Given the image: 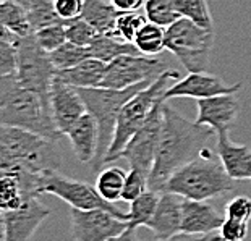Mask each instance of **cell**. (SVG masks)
I'll return each instance as SVG.
<instances>
[{
  "label": "cell",
  "mask_w": 251,
  "mask_h": 241,
  "mask_svg": "<svg viewBox=\"0 0 251 241\" xmlns=\"http://www.w3.org/2000/svg\"><path fill=\"white\" fill-rule=\"evenodd\" d=\"M84 2L86 0H55L54 7L63 21H72L83 17Z\"/></svg>",
  "instance_id": "ab89813d"
},
{
  "label": "cell",
  "mask_w": 251,
  "mask_h": 241,
  "mask_svg": "<svg viewBox=\"0 0 251 241\" xmlns=\"http://www.w3.org/2000/svg\"><path fill=\"white\" fill-rule=\"evenodd\" d=\"M46 2H50V3H55V0H46Z\"/></svg>",
  "instance_id": "ee69618b"
},
{
  "label": "cell",
  "mask_w": 251,
  "mask_h": 241,
  "mask_svg": "<svg viewBox=\"0 0 251 241\" xmlns=\"http://www.w3.org/2000/svg\"><path fill=\"white\" fill-rule=\"evenodd\" d=\"M68 42L76 44L79 47H89L94 42L99 33L84 18H76L72 21H65Z\"/></svg>",
  "instance_id": "836d02e7"
},
{
  "label": "cell",
  "mask_w": 251,
  "mask_h": 241,
  "mask_svg": "<svg viewBox=\"0 0 251 241\" xmlns=\"http://www.w3.org/2000/svg\"><path fill=\"white\" fill-rule=\"evenodd\" d=\"M89 55L104 63H110L120 55L128 53H141L135 42H126L114 34H99L94 42L88 47Z\"/></svg>",
  "instance_id": "603a6c76"
},
{
  "label": "cell",
  "mask_w": 251,
  "mask_h": 241,
  "mask_svg": "<svg viewBox=\"0 0 251 241\" xmlns=\"http://www.w3.org/2000/svg\"><path fill=\"white\" fill-rule=\"evenodd\" d=\"M105 70H107V63L89 57L81 63H78L76 67L57 72V78H60L62 81L72 84V86L78 89L102 88Z\"/></svg>",
  "instance_id": "44dd1931"
},
{
  "label": "cell",
  "mask_w": 251,
  "mask_h": 241,
  "mask_svg": "<svg viewBox=\"0 0 251 241\" xmlns=\"http://www.w3.org/2000/svg\"><path fill=\"white\" fill-rule=\"evenodd\" d=\"M50 107L55 125L63 136L88 112L78 88L62 81L57 74L50 88Z\"/></svg>",
  "instance_id": "9a60e30c"
},
{
  "label": "cell",
  "mask_w": 251,
  "mask_h": 241,
  "mask_svg": "<svg viewBox=\"0 0 251 241\" xmlns=\"http://www.w3.org/2000/svg\"><path fill=\"white\" fill-rule=\"evenodd\" d=\"M221 241H243L248 237V222L238 218L226 217V220L219 228Z\"/></svg>",
  "instance_id": "74e56055"
},
{
  "label": "cell",
  "mask_w": 251,
  "mask_h": 241,
  "mask_svg": "<svg viewBox=\"0 0 251 241\" xmlns=\"http://www.w3.org/2000/svg\"><path fill=\"white\" fill-rule=\"evenodd\" d=\"M26 10H28L33 33L50 24H65V21L58 17V13L55 12L54 3L46 2V0H28Z\"/></svg>",
  "instance_id": "f546056e"
},
{
  "label": "cell",
  "mask_w": 251,
  "mask_h": 241,
  "mask_svg": "<svg viewBox=\"0 0 251 241\" xmlns=\"http://www.w3.org/2000/svg\"><path fill=\"white\" fill-rule=\"evenodd\" d=\"M12 2H17V3H21V5H28V0H12Z\"/></svg>",
  "instance_id": "7bdbcfd3"
},
{
  "label": "cell",
  "mask_w": 251,
  "mask_h": 241,
  "mask_svg": "<svg viewBox=\"0 0 251 241\" xmlns=\"http://www.w3.org/2000/svg\"><path fill=\"white\" fill-rule=\"evenodd\" d=\"M183 199L175 193H161V199L148 227L156 240H169L181 232V204Z\"/></svg>",
  "instance_id": "ac0fdd59"
},
{
  "label": "cell",
  "mask_w": 251,
  "mask_h": 241,
  "mask_svg": "<svg viewBox=\"0 0 251 241\" xmlns=\"http://www.w3.org/2000/svg\"><path fill=\"white\" fill-rule=\"evenodd\" d=\"M174 3L180 18H186L202 28L214 31V21L207 0H174Z\"/></svg>",
  "instance_id": "83f0119b"
},
{
  "label": "cell",
  "mask_w": 251,
  "mask_h": 241,
  "mask_svg": "<svg viewBox=\"0 0 251 241\" xmlns=\"http://www.w3.org/2000/svg\"><path fill=\"white\" fill-rule=\"evenodd\" d=\"M159 199H161V193L148 190L140 197H136L135 201L130 202V212H128L130 227H148V223L152 220L154 214H156Z\"/></svg>",
  "instance_id": "484cf974"
},
{
  "label": "cell",
  "mask_w": 251,
  "mask_h": 241,
  "mask_svg": "<svg viewBox=\"0 0 251 241\" xmlns=\"http://www.w3.org/2000/svg\"><path fill=\"white\" fill-rule=\"evenodd\" d=\"M226 216L238 220L250 222L251 218V197L248 196H235L226 206Z\"/></svg>",
  "instance_id": "f35d334b"
},
{
  "label": "cell",
  "mask_w": 251,
  "mask_h": 241,
  "mask_svg": "<svg viewBox=\"0 0 251 241\" xmlns=\"http://www.w3.org/2000/svg\"><path fill=\"white\" fill-rule=\"evenodd\" d=\"M34 36H36V41L39 42V46L47 52H54L60 46L65 44V42H68L65 24L46 26V28L37 29Z\"/></svg>",
  "instance_id": "e575fe53"
},
{
  "label": "cell",
  "mask_w": 251,
  "mask_h": 241,
  "mask_svg": "<svg viewBox=\"0 0 251 241\" xmlns=\"http://www.w3.org/2000/svg\"><path fill=\"white\" fill-rule=\"evenodd\" d=\"M76 159L81 164H93L99 147V125L93 115L86 112L67 133Z\"/></svg>",
  "instance_id": "ffe728a7"
},
{
  "label": "cell",
  "mask_w": 251,
  "mask_h": 241,
  "mask_svg": "<svg viewBox=\"0 0 251 241\" xmlns=\"http://www.w3.org/2000/svg\"><path fill=\"white\" fill-rule=\"evenodd\" d=\"M17 70H18L17 44L0 39V76L17 74Z\"/></svg>",
  "instance_id": "8d00e7d4"
},
{
  "label": "cell",
  "mask_w": 251,
  "mask_h": 241,
  "mask_svg": "<svg viewBox=\"0 0 251 241\" xmlns=\"http://www.w3.org/2000/svg\"><path fill=\"white\" fill-rule=\"evenodd\" d=\"M169 67L156 57H148L143 53H128L120 55L107 63L102 88L126 89L144 81H154Z\"/></svg>",
  "instance_id": "30bf717a"
},
{
  "label": "cell",
  "mask_w": 251,
  "mask_h": 241,
  "mask_svg": "<svg viewBox=\"0 0 251 241\" xmlns=\"http://www.w3.org/2000/svg\"><path fill=\"white\" fill-rule=\"evenodd\" d=\"M41 193L60 197L62 201L70 204L72 209H81V211L104 209V211H109L122 220L128 222V218H130L128 214L119 211L112 202L105 201L99 194V191L96 190V186H91L86 181L75 180L58 173V170H47V172L42 173Z\"/></svg>",
  "instance_id": "ba28073f"
},
{
  "label": "cell",
  "mask_w": 251,
  "mask_h": 241,
  "mask_svg": "<svg viewBox=\"0 0 251 241\" xmlns=\"http://www.w3.org/2000/svg\"><path fill=\"white\" fill-rule=\"evenodd\" d=\"M156 81V79H154ZM154 81H144L136 86H130L126 89H110V88H88L78 89L79 94L86 104V109L94 117L99 125V147L98 154L91 164V169L94 172H99L104 167L105 155H107L110 144L114 141L117 119L120 115V110L136 93L148 88Z\"/></svg>",
  "instance_id": "8992f818"
},
{
  "label": "cell",
  "mask_w": 251,
  "mask_h": 241,
  "mask_svg": "<svg viewBox=\"0 0 251 241\" xmlns=\"http://www.w3.org/2000/svg\"><path fill=\"white\" fill-rule=\"evenodd\" d=\"M110 2L119 12H138L146 3V0H110Z\"/></svg>",
  "instance_id": "60d3db41"
},
{
  "label": "cell",
  "mask_w": 251,
  "mask_h": 241,
  "mask_svg": "<svg viewBox=\"0 0 251 241\" xmlns=\"http://www.w3.org/2000/svg\"><path fill=\"white\" fill-rule=\"evenodd\" d=\"M135 46L143 55L154 57L161 53L162 50H165V28L148 21L138 33Z\"/></svg>",
  "instance_id": "4316f807"
},
{
  "label": "cell",
  "mask_w": 251,
  "mask_h": 241,
  "mask_svg": "<svg viewBox=\"0 0 251 241\" xmlns=\"http://www.w3.org/2000/svg\"><path fill=\"white\" fill-rule=\"evenodd\" d=\"M242 83L226 84L219 76L214 74L196 72L188 73L185 78L175 81L164 94V100L177 99V97H191V99H207L221 94H237Z\"/></svg>",
  "instance_id": "5bb4252c"
},
{
  "label": "cell",
  "mask_w": 251,
  "mask_h": 241,
  "mask_svg": "<svg viewBox=\"0 0 251 241\" xmlns=\"http://www.w3.org/2000/svg\"><path fill=\"white\" fill-rule=\"evenodd\" d=\"M0 21H2V26L13 31L20 37L33 33L28 10L25 5L12 2V0H2V3H0Z\"/></svg>",
  "instance_id": "cb8c5ba5"
},
{
  "label": "cell",
  "mask_w": 251,
  "mask_h": 241,
  "mask_svg": "<svg viewBox=\"0 0 251 241\" xmlns=\"http://www.w3.org/2000/svg\"><path fill=\"white\" fill-rule=\"evenodd\" d=\"M146 23V15H141L138 12H120L119 18H117L115 36L126 42H135L138 33Z\"/></svg>",
  "instance_id": "d6a6232c"
},
{
  "label": "cell",
  "mask_w": 251,
  "mask_h": 241,
  "mask_svg": "<svg viewBox=\"0 0 251 241\" xmlns=\"http://www.w3.org/2000/svg\"><path fill=\"white\" fill-rule=\"evenodd\" d=\"M120 12L112 2L105 0H86L84 2L83 17L99 34H114L117 28V18Z\"/></svg>",
  "instance_id": "7402d4cb"
},
{
  "label": "cell",
  "mask_w": 251,
  "mask_h": 241,
  "mask_svg": "<svg viewBox=\"0 0 251 241\" xmlns=\"http://www.w3.org/2000/svg\"><path fill=\"white\" fill-rule=\"evenodd\" d=\"M18 70L17 78L23 88L42 94L50 99V88L57 74V68L50 58V52L44 50L36 41L34 33L18 41Z\"/></svg>",
  "instance_id": "9c48e42d"
},
{
  "label": "cell",
  "mask_w": 251,
  "mask_h": 241,
  "mask_svg": "<svg viewBox=\"0 0 251 241\" xmlns=\"http://www.w3.org/2000/svg\"><path fill=\"white\" fill-rule=\"evenodd\" d=\"M50 216V209L31 197L20 209L2 212L3 241H31L41 223Z\"/></svg>",
  "instance_id": "4fadbf2b"
},
{
  "label": "cell",
  "mask_w": 251,
  "mask_h": 241,
  "mask_svg": "<svg viewBox=\"0 0 251 241\" xmlns=\"http://www.w3.org/2000/svg\"><path fill=\"white\" fill-rule=\"evenodd\" d=\"M126 175L124 169L120 167H107L102 169L96 178V190L99 194L109 202L122 201V193H124V186L126 181Z\"/></svg>",
  "instance_id": "d4e9b609"
},
{
  "label": "cell",
  "mask_w": 251,
  "mask_h": 241,
  "mask_svg": "<svg viewBox=\"0 0 251 241\" xmlns=\"http://www.w3.org/2000/svg\"><path fill=\"white\" fill-rule=\"evenodd\" d=\"M62 154L57 141L34 135L21 128L2 125L0 133V170L2 173L42 175L58 170Z\"/></svg>",
  "instance_id": "3957f363"
},
{
  "label": "cell",
  "mask_w": 251,
  "mask_h": 241,
  "mask_svg": "<svg viewBox=\"0 0 251 241\" xmlns=\"http://www.w3.org/2000/svg\"><path fill=\"white\" fill-rule=\"evenodd\" d=\"M214 41V31L186 18H180L165 28V49L178 58L188 73L204 72L207 68Z\"/></svg>",
  "instance_id": "52a82bcc"
},
{
  "label": "cell",
  "mask_w": 251,
  "mask_h": 241,
  "mask_svg": "<svg viewBox=\"0 0 251 241\" xmlns=\"http://www.w3.org/2000/svg\"><path fill=\"white\" fill-rule=\"evenodd\" d=\"M214 135L209 126L181 117L169 104L162 105V130L152 170L148 176L151 191L164 193L167 181L181 165L196 159Z\"/></svg>",
  "instance_id": "6da1fadb"
},
{
  "label": "cell",
  "mask_w": 251,
  "mask_h": 241,
  "mask_svg": "<svg viewBox=\"0 0 251 241\" xmlns=\"http://www.w3.org/2000/svg\"><path fill=\"white\" fill-rule=\"evenodd\" d=\"M224 220L226 217L207 201L183 199L181 204V232L183 233H214L219 232Z\"/></svg>",
  "instance_id": "e0dca14e"
},
{
  "label": "cell",
  "mask_w": 251,
  "mask_h": 241,
  "mask_svg": "<svg viewBox=\"0 0 251 241\" xmlns=\"http://www.w3.org/2000/svg\"><path fill=\"white\" fill-rule=\"evenodd\" d=\"M148 176L138 172L135 169H130V172L126 175V181L124 186V193H122V201L124 202H133L136 197H140L144 191H148Z\"/></svg>",
  "instance_id": "d590c367"
},
{
  "label": "cell",
  "mask_w": 251,
  "mask_h": 241,
  "mask_svg": "<svg viewBox=\"0 0 251 241\" xmlns=\"http://www.w3.org/2000/svg\"><path fill=\"white\" fill-rule=\"evenodd\" d=\"M91 55H89L88 47H79L76 44H72V42H65V44L60 46L58 49L50 52V58H52V62H54L57 72L76 67L78 63H81L83 60H86Z\"/></svg>",
  "instance_id": "1f68e13d"
},
{
  "label": "cell",
  "mask_w": 251,
  "mask_h": 241,
  "mask_svg": "<svg viewBox=\"0 0 251 241\" xmlns=\"http://www.w3.org/2000/svg\"><path fill=\"white\" fill-rule=\"evenodd\" d=\"M26 201H28V196L25 194L23 186L17 176L13 173H2V180H0V207H2V212L20 209Z\"/></svg>",
  "instance_id": "f1b7e54d"
},
{
  "label": "cell",
  "mask_w": 251,
  "mask_h": 241,
  "mask_svg": "<svg viewBox=\"0 0 251 241\" xmlns=\"http://www.w3.org/2000/svg\"><path fill=\"white\" fill-rule=\"evenodd\" d=\"M0 123L31 131L50 141H58L63 136L52 115L50 99L23 88L17 74L0 78Z\"/></svg>",
  "instance_id": "7a4b0ae2"
},
{
  "label": "cell",
  "mask_w": 251,
  "mask_h": 241,
  "mask_svg": "<svg viewBox=\"0 0 251 241\" xmlns=\"http://www.w3.org/2000/svg\"><path fill=\"white\" fill-rule=\"evenodd\" d=\"M144 12H146L144 15H146L148 21L162 26V28H169L170 24L180 20L174 0H146Z\"/></svg>",
  "instance_id": "4dcf8cb0"
},
{
  "label": "cell",
  "mask_w": 251,
  "mask_h": 241,
  "mask_svg": "<svg viewBox=\"0 0 251 241\" xmlns=\"http://www.w3.org/2000/svg\"><path fill=\"white\" fill-rule=\"evenodd\" d=\"M110 241H141L138 237V228L136 227H128L126 230L119 237L112 238Z\"/></svg>",
  "instance_id": "b9f144b4"
},
{
  "label": "cell",
  "mask_w": 251,
  "mask_h": 241,
  "mask_svg": "<svg viewBox=\"0 0 251 241\" xmlns=\"http://www.w3.org/2000/svg\"><path fill=\"white\" fill-rule=\"evenodd\" d=\"M178 79H180V73L177 70L169 68L156 81L149 84L148 88L141 89L140 93H136L124 105V109L120 110L119 119H117L114 141H112L109 152L105 155L104 165L115 162L117 159L122 157V152L126 147V144L130 143V139L146 123L148 117L154 110V107L161 102H165L164 100L165 91L172 86L174 81H178Z\"/></svg>",
  "instance_id": "5b68a950"
},
{
  "label": "cell",
  "mask_w": 251,
  "mask_h": 241,
  "mask_svg": "<svg viewBox=\"0 0 251 241\" xmlns=\"http://www.w3.org/2000/svg\"><path fill=\"white\" fill-rule=\"evenodd\" d=\"M233 190V180L209 147H204L196 159L181 165L165 186V191L193 201H207Z\"/></svg>",
  "instance_id": "277c9868"
},
{
  "label": "cell",
  "mask_w": 251,
  "mask_h": 241,
  "mask_svg": "<svg viewBox=\"0 0 251 241\" xmlns=\"http://www.w3.org/2000/svg\"><path fill=\"white\" fill-rule=\"evenodd\" d=\"M130 227L126 220L104 209H72V233L75 241H110Z\"/></svg>",
  "instance_id": "7c38bea8"
},
{
  "label": "cell",
  "mask_w": 251,
  "mask_h": 241,
  "mask_svg": "<svg viewBox=\"0 0 251 241\" xmlns=\"http://www.w3.org/2000/svg\"><path fill=\"white\" fill-rule=\"evenodd\" d=\"M216 154L232 180H251V147L237 144L230 133H219Z\"/></svg>",
  "instance_id": "d6986e66"
},
{
  "label": "cell",
  "mask_w": 251,
  "mask_h": 241,
  "mask_svg": "<svg viewBox=\"0 0 251 241\" xmlns=\"http://www.w3.org/2000/svg\"><path fill=\"white\" fill-rule=\"evenodd\" d=\"M162 105L157 104L148 117L146 123L138 130V133L130 139L126 147L122 152L120 159H125L131 169L149 176L152 170L156 152L159 146V138L162 130Z\"/></svg>",
  "instance_id": "8fae6325"
},
{
  "label": "cell",
  "mask_w": 251,
  "mask_h": 241,
  "mask_svg": "<svg viewBox=\"0 0 251 241\" xmlns=\"http://www.w3.org/2000/svg\"><path fill=\"white\" fill-rule=\"evenodd\" d=\"M196 107L198 115L195 121L198 125L209 126L216 135L226 131L230 133L240 114V100L235 94H221L207 99H198Z\"/></svg>",
  "instance_id": "2e32d148"
}]
</instances>
